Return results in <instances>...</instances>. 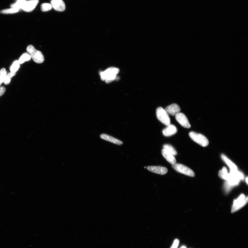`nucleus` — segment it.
<instances>
[{
    "instance_id": "8",
    "label": "nucleus",
    "mask_w": 248,
    "mask_h": 248,
    "mask_svg": "<svg viewBox=\"0 0 248 248\" xmlns=\"http://www.w3.org/2000/svg\"><path fill=\"white\" fill-rule=\"evenodd\" d=\"M39 2V0H29L26 1L24 3L21 9L25 12H31L35 8Z\"/></svg>"
},
{
    "instance_id": "1",
    "label": "nucleus",
    "mask_w": 248,
    "mask_h": 248,
    "mask_svg": "<svg viewBox=\"0 0 248 248\" xmlns=\"http://www.w3.org/2000/svg\"><path fill=\"white\" fill-rule=\"evenodd\" d=\"M119 71L118 68L110 67L100 73L101 78L102 80L105 81L106 83H109L116 80Z\"/></svg>"
},
{
    "instance_id": "5",
    "label": "nucleus",
    "mask_w": 248,
    "mask_h": 248,
    "mask_svg": "<svg viewBox=\"0 0 248 248\" xmlns=\"http://www.w3.org/2000/svg\"><path fill=\"white\" fill-rule=\"evenodd\" d=\"M248 197H245V195L241 194L237 199L234 201L231 212L234 213L242 208L248 202Z\"/></svg>"
},
{
    "instance_id": "16",
    "label": "nucleus",
    "mask_w": 248,
    "mask_h": 248,
    "mask_svg": "<svg viewBox=\"0 0 248 248\" xmlns=\"http://www.w3.org/2000/svg\"><path fill=\"white\" fill-rule=\"evenodd\" d=\"M27 0H17L15 3L11 5V8H15L19 9V10L22 9V7Z\"/></svg>"
},
{
    "instance_id": "15",
    "label": "nucleus",
    "mask_w": 248,
    "mask_h": 248,
    "mask_svg": "<svg viewBox=\"0 0 248 248\" xmlns=\"http://www.w3.org/2000/svg\"><path fill=\"white\" fill-rule=\"evenodd\" d=\"M221 158L222 160L228 165L229 168H230L231 171L238 170V168H237L236 165L224 154L221 155Z\"/></svg>"
},
{
    "instance_id": "4",
    "label": "nucleus",
    "mask_w": 248,
    "mask_h": 248,
    "mask_svg": "<svg viewBox=\"0 0 248 248\" xmlns=\"http://www.w3.org/2000/svg\"><path fill=\"white\" fill-rule=\"evenodd\" d=\"M156 115L157 119L162 123L168 126L171 124L170 118L168 113L163 107H159L156 110Z\"/></svg>"
},
{
    "instance_id": "9",
    "label": "nucleus",
    "mask_w": 248,
    "mask_h": 248,
    "mask_svg": "<svg viewBox=\"0 0 248 248\" xmlns=\"http://www.w3.org/2000/svg\"><path fill=\"white\" fill-rule=\"evenodd\" d=\"M146 168L153 173L162 175L166 174L168 171L167 168L161 166H150L147 167Z\"/></svg>"
},
{
    "instance_id": "28",
    "label": "nucleus",
    "mask_w": 248,
    "mask_h": 248,
    "mask_svg": "<svg viewBox=\"0 0 248 248\" xmlns=\"http://www.w3.org/2000/svg\"><path fill=\"white\" fill-rule=\"evenodd\" d=\"M248 177H247L246 179V183H247V184H248Z\"/></svg>"
},
{
    "instance_id": "22",
    "label": "nucleus",
    "mask_w": 248,
    "mask_h": 248,
    "mask_svg": "<svg viewBox=\"0 0 248 248\" xmlns=\"http://www.w3.org/2000/svg\"><path fill=\"white\" fill-rule=\"evenodd\" d=\"M52 8V6L51 3H44L41 5V10L42 12H47L51 10Z\"/></svg>"
},
{
    "instance_id": "11",
    "label": "nucleus",
    "mask_w": 248,
    "mask_h": 248,
    "mask_svg": "<svg viewBox=\"0 0 248 248\" xmlns=\"http://www.w3.org/2000/svg\"><path fill=\"white\" fill-rule=\"evenodd\" d=\"M165 110L168 114L172 116H175L180 112L181 109L177 104L174 103L167 107Z\"/></svg>"
},
{
    "instance_id": "7",
    "label": "nucleus",
    "mask_w": 248,
    "mask_h": 248,
    "mask_svg": "<svg viewBox=\"0 0 248 248\" xmlns=\"http://www.w3.org/2000/svg\"><path fill=\"white\" fill-rule=\"evenodd\" d=\"M176 120L182 127L190 128L191 127L187 118L183 113H179L175 116Z\"/></svg>"
},
{
    "instance_id": "12",
    "label": "nucleus",
    "mask_w": 248,
    "mask_h": 248,
    "mask_svg": "<svg viewBox=\"0 0 248 248\" xmlns=\"http://www.w3.org/2000/svg\"><path fill=\"white\" fill-rule=\"evenodd\" d=\"M177 131V129L175 125L170 124L167 126L166 128L163 129V133L164 136L168 137L176 134Z\"/></svg>"
},
{
    "instance_id": "20",
    "label": "nucleus",
    "mask_w": 248,
    "mask_h": 248,
    "mask_svg": "<svg viewBox=\"0 0 248 248\" xmlns=\"http://www.w3.org/2000/svg\"><path fill=\"white\" fill-rule=\"evenodd\" d=\"M20 67V63L19 61L16 60L14 62L12 65L10 67V70L11 72L16 73V72L19 69Z\"/></svg>"
},
{
    "instance_id": "26",
    "label": "nucleus",
    "mask_w": 248,
    "mask_h": 248,
    "mask_svg": "<svg viewBox=\"0 0 248 248\" xmlns=\"http://www.w3.org/2000/svg\"><path fill=\"white\" fill-rule=\"evenodd\" d=\"M6 91V88L3 87H0V96H3Z\"/></svg>"
},
{
    "instance_id": "21",
    "label": "nucleus",
    "mask_w": 248,
    "mask_h": 248,
    "mask_svg": "<svg viewBox=\"0 0 248 248\" xmlns=\"http://www.w3.org/2000/svg\"><path fill=\"white\" fill-rule=\"evenodd\" d=\"M19 9L15 8H11L9 9H5L0 11V13L2 14H14L19 12Z\"/></svg>"
},
{
    "instance_id": "3",
    "label": "nucleus",
    "mask_w": 248,
    "mask_h": 248,
    "mask_svg": "<svg viewBox=\"0 0 248 248\" xmlns=\"http://www.w3.org/2000/svg\"><path fill=\"white\" fill-rule=\"evenodd\" d=\"M190 137L194 141L198 144L201 146L206 147L209 144L208 140L204 135L197 133L191 131L190 132Z\"/></svg>"
},
{
    "instance_id": "19",
    "label": "nucleus",
    "mask_w": 248,
    "mask_h": 248,
    "mask_svg": "<svg viewBox=\"0 0 248 248\" xmlns=\"http://www.w3.org/2000/svg\"><path fill=\"white\" fill-rule=\"evenodd\" d=\"M31 58L29 54L27 53H25L20 57L19 62L20 64H22L24 62H27L30 60Z\"/></svg>"
},
{
    "instance_id": "27",
    "label": "nucleus",
    "mask_w": 248,
    "mask_h": 248,
    "mask_svg": "<svg viewBox=\"0 0 248 248\" xmlns=\"http://www.w3.org/2000/svg\"><path fill=\"white\" fill-rule=\"evenodd\" d=\"M3 82L2 81V80H1V78H0V86H1V85L2 84V83H3Z\"/></svg>"
},
{
    "instance_id": "2",
    "label": "nucleus",
    "mask_w": 248,
    "mask_h": 248,
    "mask_svg": "<svg viewBox=\"0 0 248 248\" xmlns=\"http://www.w3.org/2000/svg\"><path fill=\"white\" fill-rule=\"evenodd\" d=\"M27 51L36 63H41L44 62V57L42 52L36 49L33 45H29L27 48Z\"/></svg>"
},
{
    "instance_id": "30",
    "label": "nucleus",
    "mask_w": 248,
    "mask_h": 248,
    "mask_svg": "<svg viewBox=\"0 0 248 248\" xmlns=\"http://www.w3.org/2000/svg\"><path fill=\"white\" fill-rule=\"evenodd\" d=\"M145 168H146V167H145Z\"/></svg>"
},
{
    "instance_id": "13",
    "label": "nucleus",
    "mask_w": 248,
    "mask_h": 248,
    "mask_svg": "<svg viewBox=\"0 0 248 248\" xmlns=\"http://www.w3.org/2000/svg\"><path fill=\"white\" fill-rule=\"evenodd\" d=\"M100 137L103 140L113 143L119 146L123 144V142L120 140L107 134H102L100 135Z\"/></svg>"
},
{
    "instance_id": "10",
    "label": "nucleus",
    "mask_w": 248,
    "mask_h": 248,
    "mask_svg": "<svg viewBox=\"0 0 248 248\" xmlns=\"http://www.w3.org/2000/svg\"><path fill=\"white\" fill-rule=\"evenodd\" d=\"M52 8L57 11L63 12L65 10L66 6L63 0H51Z\"/></svg>"
},
{
    "instance_id": "29",
    "label": "nucleus",
    "mask_w": 248,
    "mask_h": 248,
    "mask_svg": "<svg viewBox=\"0 0 248 248\" xmlns=\"http://www.w3.org/2000/svg\"><path fill=\"white\" fill-rule=\"evenodd\" d=\"M181 248H186V247L185 246H183L181 247Z\"/></svg>"
},
{
    "instance_id": "18",
    "label": "nucleus",
    "mask_w": 248,
    "mask_h": 248,
    "mask_svg": "<svg viewBox=\"0 0 248 248\" xmlns=\"http://www.w3.org/2000/svg\"><path fill=\"white\" fill-rule=\"evenodd\" d=\"M163 149L174 156L177 155V152L173 146L170 145L165 144L163 146Z\"/></svg>"
},
{
    "instance_id": "17",
    "label": "nucleus",
    "mask_w": 248,
    "mask_h": 248,
    "mask_svg": "<svg viewBox=\"0 0 248 248\" xmlns=\"http://www.w3.org/2000/svg\"><path fill=\"white\" fill-rule=\"evenodd\" d=\"M218 176L221 178L227 180L229 177L227 168L225 167H223L222 170L219 171Z\"/></svg>"
},
{
    "instance_id": "23",
    "label": "nucleus",
    "mask_w": 248,
    "mask_h": 248,
    "mask_svg": "<svg viewBox=\"0 0 248 248\" xmlns=\"http://www.w3.org/2000/svg\"><path fill=\"white\" fill-rule=\"evenodd\" d=\"M16 74V73L10 72L6 74V77L4 81V84L6 85H8L10 84L12 78Z\"/></svg>"
},
{
    "instance_id": "25",
    "label": "nucleus",
    "mask_w": 248,
    "mask_h": 248,
    "mask_svg": "<svg viewBox=\"0 0 248 248\" xmlns=\"http://www.w3.org/2000/svg\"><path fill=\"white\" fill-rule=\"evenodd\" d=\"M179 243V240L178 239L175 240L171 248H177Z\"/></svg>"
},
{
    "instance_id": "24",
    "label": "nucleus",
    "mask_w": 248,
    "mask_h": 248,
    "mask_svg": "<svg viewBox=\"0 0 248 248\" xmlns=\"http://www.w3.org/2000/svg\"><path fill=\"white\" fill-rule=\"evenodd\" d=\"M7 74V71L4 68H3L0 70V78L4 82L5 78Z\"/></svg>"
},
{
    "instance_id": "14",
    "label": "nucleus",
    "mask_w": 248,
    "mask_h": 248,
    "mask_svg": "<svg viewBox=\"0 0 248 248\" xmlns=\"http://www.w3.org/2000/svg\"><path fill=\"white\" fill-rule=\"evenodd\" d=\"M162 154L169 163L172 165H173L176 163V160L174 156L172 154L168 152L164 149L162 150Z\"/></svg>"
},
{
    "instance_id": "6",
    "label": "nucleus",
    "mask_w": 248,
    "mask_h": 248,
    "mask_svg": "<svg viewBox=\"0 0 248 248\" xmlns=\"http://www.w3.org/2000/svg\"><path fill=\"white\" fill-rule=\"evenodd\" d=\"M172 167L176 171L190 177H195V174L190 168L182 164L175 163L172 165Z\"/></svg>"
}]
</instances>
